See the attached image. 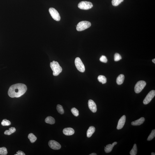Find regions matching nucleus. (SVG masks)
Here are the masks:
<instances>
[{
	"instance_id": "obj_1",
	"label": "nucleus",
	"mask_w": 155,
	"mask_h": 155,
	"mask_svg": "<svg viewBox=\"0 0 155 155\" xmlns=\"http://www.w3.org/2000/svg\"><path fill=\"white\" fill-rule=\"evenodd\" d=\"M27 90V87L25 84H16L10 86L8 94V95L11 98H18L25 94Z\"/></svg>"
},
{
	"instance_id": "obj_2",
	"label": "nucleus",
	"mask_w": 155,
	"mask_h": 155,
	"mask_svg": "<svg viewBox=\"0 0 155 155\" xmlns=\"http://www.w3.org/2000/svg\"><path fill=\"white\" fill-rule=\"evenodd\" d=\"M51 69L53 71V76H57L62 71V68L58 62L53 61L50 63Z\"/></svg>"
},
{
	"instance_id": "obj_3",
	"label": "nucleus",
	"mask_w": 155,
	"mask_h": 155,
	"mask_svg": "<svg viewBox=\"0 0 155 155\" xmlns=\"http://www.w3.org/2000/svg\"><path fill=\"white\" fill-rule=\"evenodd\" d=\"M91 26V23L89 21H84L80 22L77 24V31H82L89 28Z\"/></svg>"
},
{
	"instance_id": "obj_4",
	"label": "nucleus",
	"mask_w": 155,
	"mask_h": 155,
	"mask_svg": "<svg viewBox=\"0 0 155 155\" xmlns=\"http://www.w3.org/2000/svg\"><path fill=\"white\" fill-rule=\"evenodd\" d=\"M93 6L92 3L89 1H82L79 3L78 7L81 9L87 10L92 8Z\"/></svg>"
},
{
	"instance_id": "obj_5",
	"label": "nucleus",
	"mask_w": 155,
	"mask_h": 155,
	"mask_svg": "<svg viewBox=\"0 0 155 155\" xmlns=\"http://www.w3.org/2000/svg\"><path fill=\"white\" fill-rule=\"evenodd\" d=\"M146 85V83L144 81L140 80L138 82L134 87V91L137 93H140Z\"/></svg>"
},
{
	"instance_id": "obj_6",
	"label": "nucleus",
	"mask_w": 155,
	"mask_h": 155,
	"mask_svg": "<svg viewBox=\"0 0 155 155\" xmlns=\"http://www.w3.org/2000/svg\"><path fill=\"white\" fill-rule=\"evenodd\" d=\"M75 63L76 67L79 71L81 72L85 71V67L80 58L77 57L75 59Z\"/></svg>"
},
{
	"instance_id": "obj_7",
	"label": "nucleus",
	"mask_w": 155,
	"mask_h": 155,
	"mask_svg": "<svg viewBox=\"0 0 155 155\" xmlns=\"http://www.w3.org/2000/svg\"><path fill=\"white\" fill-rule=\"evenodd\" d=\"M49 12L53 19L57 21H59L60 20V16L59 14L56 10L54 8H51L49 9Z\"/></svg>"
},
{
	"instance_id": "obj_8",
	"label": "nucleus",
	"mask_w": 155,
	"mask_h": 155,
	"mask_svg": "<svg viewBox=\"0 0 155 155\" xmlns=\"http://www.w3.org/2000/svg\"><path fill=\"white\" fill-rule=\"evenodd\" d=\"M155 95V91L152 90L149 93L146 97L145 98L143 103L145 105L148 104L149 103Z\"/></svg>"
},
{
	"instance_id": "obj_9",
	"label": "nucleus",
	"mask_w": 155,
	"mask_h": 155,
	"mask_svg": "<svg viewBox=\"0 0 155 155\" xmlns=\"http://www.w3.org/2000/svg\"><path fill=\"white\" fill-rule=\"evenodd\" d=\"M48 144L49 147L53 150L60 149L61 147L59 143L54 140H50L48 143Z\"/></svg>"
},
{
	"instance_id": "obj_10",
	"label": "nucleus",
	"mask_w": 155,
	"mask_h": 155,
	"mask_svg": "<svg viewBox=\"0 0 155 155\" xmlns=\"http://www.w3.org/2000/svg\"><path fill=\"white\" fill-rule=\"evenodd\" d=\"M90 109L93 113H95L97 111V108L95 103L92 100H89L88 103Z\"/></svg>"
},
{
	"instance_id": "obj_11",
	"label": "nucleus",
	"mask_w": 155,
	"mask_h": 155,
	"mask_svg": "<svg viewBox=\"0 0 155 155\" xmlns=\"http://www.w3.org/2000/svg\"><path fill=\"white\" fill-rule=\"evenodd\" d=\"M126 120V116L125 115H124L122 116L119 120L117 126V129L120 130L123 128L124 126Z\"/></svg>"
},
{
	"instance_id": "obj_12",
	"label": "nucleus",
	"mask_w": 155,
	"mask_h": 155,
	"mask_svg": "<svg viewBox=\"0 0 155 155\" xmlns=\"http://www.w3.org/2000/svg\"><path fill=\"white\" fill-rule=\"evenodd\" d=\"M64 134L66 136H71L75 133V131L73 128L71 127H68L64 129L63 130Z\"/></svg>"
},
{
	"instance_id": "obj_13",
	"label": "nucleus",
	"mask_w": 155,
	"mask_h": 155,
	"mask_svg": "<svg viewBox=\"0 0 155 155\" xmlns=\"http://www.w3.org/2000/svg\"><path fill=\"white\" fill-rule=\"evenodd\" d=\"M117 144V142H114L112 144H108L105 147V151L106 153H108L111 152L114 146Z\"/></svg>"
},
{
	"instance_id": "obj_14",
	"label": "nucleus",
	"mask_w": 155,
	"mask_h": 155,
	"mask_svg": "<svg viewBox=\"0 0 155 155\" xmlns=\"http://www.w3.org/2000/svg\"><path fill=\"white\" fill-rule=\"evenodd\" d=\"M145 118L143 117L140 118L138 120L132 122L131 123L132 125L134 126L139 125L142 124L145 121Z\"/></svg>"
},
{
	"instance_id": "obj_15",
	"label": "nucleus",
	"mask_w": 155,
	"mask_h": 155,
	"mask_svg": "<svg viewBox=\"0 0 155 155\" xmlns=\"http://www.w3.org/2000/svg\"><path fill=\"white\" fill-rule=\"evenodd\" d=\"M95 131V128L94 126H91L89 127L87 132V137H90Z\"/></svg>"
},
{
	"instance_id": "obj_16",
	"label": "nucleus",
	"mask_w": 155,
	"mask_h": 155,
	"mask_svg": "<svg viewBox=\"0 0 155 155\" xmlns=\"http://www.w3.org/2000/svg\"><path fill=\"white\" fill-rule=\"evenodd\" d=\"M124 79V76L122 74H121L118 76L117 78L116 82L118 85H121L123 83Z\"/></svg>"
},
{
	"instance_id": "obj_17",
	"label": "nucleus",
	"mask_w": 155,
	"mask_h": 155,
	"mask_svg": "<svg viewBox=\"0 0 155 155\" xmlns=\"http://www.w3.org/2000/svg\"><path fill=\"white\" fill-rule=\"evenodd\" d=\"M45 121L46 123L50 124H54L55 122V119L53 117L50 116L46 117L45 120Z\"/></svg>"
},
{
	"instance_id": "obj_18",
	"label": "nucleus",
	"mask_w": 155,
	"mask_h": 155,
	"mask_svg": "<svg viewBox=\"0 0 155 155\" xmlns=\"http://www.w3.org/2000/svg\"><path fill=\"white\" fill-rule=\"evenodd\" d=\"M16 128L14 127H12L9 128L8 130H6L4 132L5 135H9L16 131Z\"/></svg>"
},
{
	"instance_id": "obj_19",
	"label": "nucleus",
	"mask_w": 155,
	"mask_h": 155,
	"mask_svg": "<svg viewBox=\"0 0 155 155\" xmlns=\"http://www.w3.org/2000/svg\"><path fill=\"white\" fill-rule=\"evenodd\" d=\"M28 139L30 140L31 143H33L37 140V138L33 134L31 133L29 134Z\"/></svg>"
},
{
	"instance_id": "obj_20",
	"label": "nucleus",
	"mask_w": 155,
	"mask_h": 155,
	"mask_svg": "<svg viewBox=\"0 0 155 155\" xmlns=\"http://www.w3.org/2000/svg\"><path fill=\"white\" fill-rule=\"evenodd\" d=\"M98 80L103 84L106 83L107 79L106 77L103 75H99L98 77Z\"/></svg>"
},
{
	"instance_id": "obj_21",
	"label": "nucleus",
	"mask_w": 155,
	"mask_h": 155,
	"mask_svg": "<svg viewBox=\"0 0 155 155\" xmlns=\"http://www.w3.org/2000/svg\"><path fill=\"white\" fill-rule=\"evenodd\" d=\"M137 152V145L134 144L132 149L131 150L130 152L131 155H136Z\"/></svg>"
},
{
	"instance_id": "obj_22",
	"label": "nucleus",
	"mask_w": 155,
	"mask_h": 155,
	"mask_svg": "<svg viewBox=\"0 0 155 155\" xmlns=\"http://www.w3.org/2000/svg\"><path fill=\"white\" fill-rule=\"evenodd\" d=\"M57 109L58 112L60 114H62L64 113V111L63 108L61 105H58L57 106Z\"/></svg>"
},
{
	"instance_id": "obj_23",
	"label": "nucleus",
	"mask_w": 155,
	"mask_h": 155,
	"mask_svg": "<svg viewBox=\"0 0 155 155\" xmlns=\"http://www.w3.org/2000/svg\"><path fill=\"white\" fill-rule=\"evenodd\" d=\"M7 151L6 147L0 148V155H6L7 154Z\"/></svg>"
},
{
	"instance_id": "obj_24",
	"label": "nucleus",
	"mask_w": 155,
	"mask_h": 155,
	"mask_svg": "<svg viewBox=\"0 0 155 155\" xmlns=\"http://www.w3.org/2000/svg\"><path fill=\"white\" fill-rule=\"evenodd\" d=\"M155 137V130H153L152 131L148 137L147 140L148 141H150L152 140Z\"/></svg>"
},
{
	"instance_id": "obj_25",
	"label": "nucleus",
	"mask_w": 155,
	"mask_h": 155,
	"mask_svg": "<svg viewBox=\"0 0 155 155\" xmlns=\"http://www.w3.org/2000/svg\"><path fill=\"white\" fill-rule=\"evenodd\" d=\"M124 0H112V3L113 6H117L123 2Z\"/></svg>"
},
{
	"instance_id": "obj_26",
	"label": "nucleus",
	"mask_w": 155,
	"mask_h": 155,
	"mask_svg": "<svg viewBox=\"0 0 155 155\" xmlns=\"http://www.w3.org/2000/svg\"><path fill=\"white\" fill-rule=\"evenodd\" d=\"M11 123L9 120H7L6 119L3 120L1 122V124L3 126H9L11 125Z\"/></svg>"
},
{
	"instance_id": "obj_27",
	"label": "nucleus",
	"mask_w": 155,
	"mask_h": 155,
	"mask_svg": "<svg viewBox=\"0 0 155 155\" xmlns=\"http://www.w3.org/2000/svg\"><path fill=\"white\" fill-rule=\"evenodd\" d=\"M71 111L73 114L76 117H77L79 115V112L76 108H72L71 109Z\"/></svg>"
},
{
	"instance_id": "obj_28",
	"label": "nucleus",
	"mask_w": 155,
	"mask_h": 155,
	"mask_svg": "<svg viewBox=\"0 0 155 155\" xmlns=\"http://www.w3.org/2000/svg\"><path fill=\"white\" fill-rule=\"evenodd\" d=\"M122 58L120 55L118 53H115L114 55V61L117 62L122 59Z\"/></svg>"
},
{
	"instance_id": "obj_29",
	"label": "nucleus",
	"mask_w": 155,
	"mask_h": 155,
	"mask_svg": "<svg viewBox=\"0 0 155 155\" xmlns=\"http://www.w3.org/2000/svg\"><path fill=\"white\" fill-rule=\"evenodd\" d=\"M100 60L101 62L103 63H106L108 62L107 59L106 57L104 56H102L100 58Z\"/></svg>"
},
{
	"instance_id": "obj_30",
	"label": "nucleus",
	"mask_w": 155,
	"mask_h": 155,
	"mask_svg": "<svg viewBox=\"0 0 155 155\" xmlns=\"http://www.w3.org/2000/svg\"><path fill=\"white\" fill-rule=\"evenodd\" d=\"M15 155H25V153H24L23 151H19L17 152V153L15 154Z\"/></svg>"
},
{
	"instance_id": "obj_31",
	"label": "nucleus",
	"mask_w": 155,
	"mask_h": 155,
	"mask_svg": "<svg viewBox=\"0 0 155 155\" xmlns=\"http://www.w3.org/2000/svg\"><path fill=\"white\" fill-rule=\"evenodd\" d=\"M97 154H96L95 153H91V154L90 155H96Z\"/></svg>"
},
{
	"instance_id": "obj_32",
	"label": "nucleus",
	"mask_w": 155,
	"mask_h": 155,
	"mask_svg": "<svg viewBox=\"0 0 155 155\" xmlns=\"http://www.w3.org/2000/svg\"><path fill=\"white\" fill-rule=\"evenodd\" d=\"M152 61L153 62V63H155V59H153L152 60Z\"/></svg>"
},
{
	"instance_id": "obj_33",
	"label": "nucleus",
	"mask_w": 155,
	"mask_h": 155,
	"mask_svg": "<svg viewBox=\"0 0 155 155\" xmlns=\"http://www.w3.org/2000/svg\"><path fill=\"white\" fill-rule=\"evenodd\" d=\"M151 155H155V153H154V152H152V153H151Z\"/></svg>"
}]
</instances>
